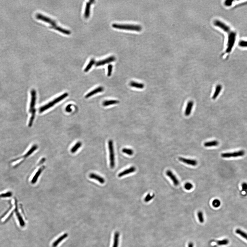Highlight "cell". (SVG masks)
<instances>
[{
	"label": "cell",
	"instance_id": "cell-1",
	"mask_svg": "<svg viewBox=\"0 0 247 247\" xmlns=\"http://www.w3.org/2000/svg\"><path fill=\"white\" fill-rule=\"evenodd\" d=\"M227 40L226 48V53L229 54L233 49L237 40V33L234 31H231L227 33Z\"/></svg>",
	"mask_w": 247,
	"mask_h": 247
},
{
	"label": "cell",
	"instance_id": "cell-2",
	"mask_svg": "<svg viewBox=\"0 0 247 247\" xmlns=\"http://www.w3.org/2000/svg\"><path fill=\"white\" fill-rule=\"evenodd\" d=\"M112 27L119 29L125 30L139 32L142 30V27L140 26L130 24H120L114 23L112 24Z\"/></svg>",
	"mask_w": 247,
	"mask_h": 247
},
{
	"label": "cell",
	"instance_id": "cell-3",
	"mask_svg": "<svg viewBox=\"0 0 247 247\" xmlns=\"http://www.w3.org/2000/svg\"><path fill=\"white\" fill-rule=\"evenodd\" d=\"M68 95V94L67 93H64L63 94H62L58 97L55 98L53 101H51V102L48 103V104L41 107L39 109V112L40 113H42L43 112L48 110L49 108L53 107L55 104L64 100L67 97Z\"/></svg>",
	"mask_w": 247,
	"mask_h": 247
},
{
	"label": "cell",
	"instance_id": "cell-4",
	"mask_svg": "<svg viewBox=\"0 0 247 247\" xmlns=\"http://www.w3.org/2000/svg\"><path fill=\"white\" fill-rule=\"evenodd\" d=\"M37 148V146L36 145H33L32 147L31 148V149H30L29 151L23 155V156H21V157H19L16 158L15 159H13V160H12L10 162L12 166V167H15V165H16L19 161H20V160H21L22 159H25L26 158L28 157L29 155L32 154V153H33V152L36 150Z\"/></svg>",
	"mask_w": 247,
	"mask_h": 247
},
{
	"label": "cell",
	"instance_id": "cell-5",
	"mask_svg": "<svg viewBox=\"0 0 247 247\" xmlns=\"http://www.w3.org/2000/svg\"><path fill=\"white\" fill-rule=\"evenodd\" d=\"M108 147L110 154V167L111 168L113 169L115 165V161L113 141L112 140L108 141Z\"/></svg>",
	"mask_w": 247,
	"mask_h": 247
},
{
	"label": "cell",
	"instance_id": "cell-6",
	"mask_svg": "<svg viewBox=\"0 0 247 247\" xmlns=\"http://www.w3.org/2000/svg\"><path fill=\"white\" fill-rule=\"evenodd\" d=\"M245 154L244 151H237L234 152H227V153H223L221 154L222 157L228 158H236L238 157H241L243 156Z\"/></svg>",
	"mask_w": 247,
	"mask_h": 247
},
{
	"label": "cell",
	"instance_id": "cell-7",
	"mask_svg": "<svg viewBox=\"0 0 247 247\" xmlns=\"http://www.w3.org/2000/svg\"><path fill=\"white\" fill-rule=\"evenodd\" d=\"M214 24L215 26L220 28L227 33L231 31L230 27L229 26L220 20H215L214 21Z\"/></svg>",
	"mask_w": 247,
	"mask_h": 247
},
{
	"label": "cell",
	"instance_id": "cell-8",
	"mask_svg": "<svg viewBox=\"0 0 247 247\" xmlns=\"http://www.w3.org/2000/svg\"><path fill=\"white\" fill-rule=\"evenodd\" d=\"M31 100L30 105L29 112L31 113L33 110L34 109L36 101V91L34 89L31 90Z\"/></svg>",
	"mask_w": 247,
	"mask_h": 247
},
{
	"label": "cell",
	"instance_id": "cell-9",
	"mask_svg": "<svg viewBox=\"0 0 247 247\" xmlns=\"http://www.w3.org/2000/svg\"><path fill=\"white\" fill-rule=\"evenodd\" d=\"M36 17L37 19L42 20L45 22L48 23L50 24L51 25V26L56 25V22L55 20H53L49 17H46L45 15L40 14V13L37 14L36 15Z\"/></svg>",
	"mask_w": 247,
	"mask_h": 247
},
{
	"label": "cell",
	"instance_id": "cell-10",
	"mask_svg": "<svg viewBox=\"0 0 247 247\" xmlns=\"http://www.w3.org/2000/svg\"><path fill=\"white\" fill-rule=\"evenodd\" d=\"M116 58L115 56H110L105 59H103V60H100L96 62L95 63V66L96 67L103 66L106 64H108L110 62H112L115 61Z\"/></svg>",
	"mask_w": 247,
	"mask_h": 247
},
{
	"label": "cell",
	"instance_id": "cell-11",
	"mask_svg": "<svg viewBox=\"0 0 247 247\" xmlns=\"http://www.w3.org/2000/svg\"><path fill=\"white\" fill-rule=\"evenodd\" d=\"M166 174L167 176H168L170 179L171 180L173 183L174 185L175 186H177L179 185L180 182L179 180L175 175L170 170H168L166 171Z\"/></svg>",
	"mask_w": 247,
	"mask_h": 247
},
{
	"label": "cell",
	"instance_id": "cell-12",
	"mask_svg": "<svg viewBox=\"0 0 247 247\" xmlns=\"http://www.w3.org/2000/svg\"><path fill=\"white\" fill-rule=\"evenodd\" d=\"M179 159L180 161L189 165L195 166L197 165V161L194 159H188L183 157H179Z\"/></svg>",
	"mask_w": 247,
	"mask_h": 247
},
{
	"label": "cell",
	"instance_id": "cell-13",
	"mask_svg": "<svg viewBox=\"0 0 247 247\" xmlns=\"http://www.w3.org/2000/svg\"><path fill=\"white\" fill-rule=\"evenodd\" d=\"M95 1L94 0H91L89 2H87L86 4L85 7V11L84 12V17L86 18H87L89 17L90 15V10L91 5Z\"/></svg>",
	"mask_w": 247,
	"mask_h": 247
},
{
	"label": "cell",
	"instance_id": "cell-14",
	"mask_svg": "<svg viewBox=\"0 0 247 247\" xmlns=\"http://www.w3.org/2000/svg\"><path fill=\"white\" fill-rule=\"evenodd\" d=\"M103 87H98L97 88L94 89V90H93L92 91H90L89 93H88L85 96V98H89L90 97H91V96L97 93L103 92Z\"/></svg>",
	"mask_w": 247,
	"mask_h": 247
},
{
	"label": "cell",
	"instance_id": "cell-15",
	"mask_svg": "<svg viewBox=\"0 0 247 247\" xmlns=\"http://www.w3.org/2000/svg\"><path fill=\"white\" fill-rule=\"evenodd\" d=\"M136 168H135V167H134V166H132V167H130L129 168L125 170H124L123 171L120 173L118 175V176L119 177H122V176H124L125 175L134 172L136 171Z\"/></svg>",
	"mask_w": 247,
	"mask_h": 247
},
{
	"label": "cell",
	"instance_id": "cell-16",
	"mask_svg": "<svg viewBox=\"0 0 247 247\" xmlns=\"http://www.w3.org/2000/svg\"><path fill=\"white\" fill-rule=\"evenodd\" d=\"M193 105V102L191 101L188 102L185 110V114L186 116H189L190 115Z\"/></svg>",
	"mask_w": 247,
	"mask_h": 247
},
{
	"label": "cell",
	"instance_id": "cell-17",
	"mask_svg": "<svg viewBox=\"0 0 247 247\" xmlns=\"http://www.w3.org/2000/svg\"><path fill=\"white\" fill-rule=\"evenodd\" d=\"M50 27L52 29L56 30L64 34H67V35H69L71 34V32L70 30L66 29L64 28H62L58 26H57V25L54 26H51Z\"/></svg>",
	"mask_w": 247,
	"mask_h": 247
},
{
	"label": "cell",
	"instance_id": "cell-18",
	"mask_svg": "<svg viewBox=\"0 0 247 247\" xmlns=\"http://www.w3.org/2000/svg\"><path fill=\"white\" fill-rule=\"evenodd\" d=\"M89 177L91 179H93L98 180L99 182L102 184H103L105 182V180L103 178L98 175L97 174L94 173H91L89 175Z\"/></svg>",
	"mask_w": 247,
	"mask_h": 247
},
{
	"label": "cell",
	"instance_id": "cell-19",
	"mask_svg": "<svg viewBox=\"0 0 247 247\" xmlns=\"http://www.w3.org/2000/svg\"><path fill=\"white\" fill-rule=\"evenodd\" d=\"M44 169V166H43L42 168H40L36 172V174L34 175V177L31 180V183L32 184H34L36 182L37 180L38 179V177H39L40 175L41 174V173Z\"/></svg>",
	"mask_w": 247,
	"mask_h": 247
},
{
	"label": "cell",
	"instance_id": "cell-20",
	"mask_svg": "<svg viewBox=\"0 0 247 247\" xmlns=\"http://www.w3.org/2000/svg\"><path fill=\"white\" fill-rule=\"evenodd\" d=\"M222 88V86L221 85L218 84L216 86L215 91V93H214L213 96H212V98L213 100L216 99V98L218 97L221 90Z\"/></svg>",
	"mask_w": 247,
	"mask_h": 247
},
{
	"label": "cell",
	"instance_id": "cell-21",
	"mask_svg": "<svg viewBox=\"0 0 247 247\" xmlns=\"http://www.w3.org/2000/svg\"><path fill=\"white\" fill-rule=\"evenodd\" d=\"M68 236L67 234L65 233L64 234V235L61 236L58 239H57L56 241L54 242L53 245H52V247H57L59 243L61 242V241L63 240L65 238H66L68 237Z\"/></svg>",
	"mask_w": 247,
	"mask_h": 247
},
{
	"label": "cell",
	"instance_id": "cell-22",
	"mask_svg": "<svg viewBox=\"0 0 247 247\" xmlns=\"http://www.w3.org/2000/svg\"><path fill=\"white\" fill-rule=\"evenodd\" d=\"M130 86L132 87H135L138 89H143L144 87V84L141 83L137 82L132 81L130 83Z\"/></svg>",
	"mask_w": 247,
	"mask_h": 247
},
{
	"label": "cell",
	"instance_id": "cell-23",
	"mask_svg": "<svg viewBox=\"0 0 247 247\" xmlns=\"http://www.w3.org/2000/svg\"><path fill=\"white\" fill-rule=\"evenodd\" d=\"M219 144V143L218 141L213 140L206 142L204 144V145L205 147H209L216 146H218Z\"/></svg>",
	"mask_w": 247,
	"mask_h": 247
},
{
	"label": "cell",
	"instance_id": "cell-24",
	"mask_svg": "<svg viewBox=\"0 0 247 247\" xmlns=\"http://www.w3.org/2000/svg\"><path fill=\"white\" fill-rule=\"evenodd\" d=\"M12 192L10 191H8L3 192L0 193V199H3L6 198L10 197L12 196Z\"/></svg>",
	"mask_w": 247,
	"mask_h": 247
},
{
	"label": "cell",
	"instance_id": "cell-25",
	"mask_svg": "<svg viewBox=\"0 0 247 247\" xmlns=\"http://www.w3.org/2000/svg\"><path fill=\"white\" fill-rule=\"evenodd\" d=\"M119 101L117 100H106L104 101L103 103V105L104 107L109 106L118 103Z\"/></svg>",
	"mask_w": 247,
	"mask_h": 247
},
{
	"label": "cell",
	"instance_id": "cell-26",
	"mask_svg": "<svg viewBox=\"0 0 247 247\" xmlns=\"http://www.w3.org/2000/svg\"><path fill=\"white\" fill-rule=\"evenodd\" d=\"M119 233V232H115L114 236V243L113 247H118V246Z\"/></svg>",
	"mask_w": 247,
	"mask_h": 247
},
{
	"label": "cell",
	"instance_id": "cell-27",
	"mask_svg": "<svg viewBox=\"0 0 247 247\" xmlns=\"http://www.w3.org/2000/svg\"><path fill=\"white\" fill-rule=\"evenodd\" d=\"M96 62L95 59H94V58H92V59H91L90 60L88 64L87 65L86 67L84 69V72H88L89 70L92 67L93 65L95 64Z\"/></svg>",
	"mask_w": 247,
	"mask_h": 247
},
{
	"label": "cell",
	"instance_id": "cell-28",
	"mask_svg": "<svg viewBox=\"0 0 247 247\" xmlns=\"http://www.w3.org/2000/svg\"><path fill=\"white\" fill-rule=\"evenodd\" d=\"M36 110L35 108H34V110H33L32 112L31 113V117H30V119L29 124H28V126L29 127H31L32 126V125L33 121H34V118H35V115H36Z\"/></svg>",
	"mask_w": 247,
	"mask_h": 247
},
{
	"label": "cell",
	"instance_id": "cell-29",
	"mask_svg": "<svg viewBox=\"0 0 247 247\" xmlns=\"http://www.w3.org/2000/svg\"><path fill=\"white\" fill-rule=\"evenodd\" d=\"M197 216L199 222L201 223H204L205 219L203 212L201 211H199L197 213Z\"/></svg>",
	"mask_w": 247,
	"mask_h": 247
},
{
	"label": "cell",
	"instance_id": "cell-30",
	"mask_svg": "<svg viewBox=\"0 0 247 247\" xmlns=\"http://www.w3.org/2000/svg\"><path fill=\"white\" fill-rule=\"evenodd\" d=\"M82 145V144L81 142H78L77 143L75 144V146H73L72 149H71V152L72 153H75L79 149V148L81 147Z\"/></svg>",
	"mask_w": 247,
	"mask_h": 247
},
{
	"label": "cell",
	"instance_id": "cell-31",
	"mask_svg": "<svg viewBox=\"0 0 247 247\" xmlns=\"http://www.w3.org/2000/svg\"><path fill=\"white\" fill-rule=\"evenodd\" d=\"M236 232L247 240V233L239 229L236 230Z\"/></svg>",
	"mask_w": 247,
	"mask_h": 247
},
{
	"label": "cell",
	"instance_id": "cell-32",
	"mask_svg": "<svg viewBox=\"0 0 247 247\" xmlns=\"http://www.w3.org/2000/svg\"><path fill=\"white\" fill-rule=\"evenodd\" d=\"M229 243V240L226 239H223L221 240L218 241H216L217 244L220 246L226 245Z\"/></svg>",
	"mask_w": 247,
	"mask_h": 247
},
{
	"label": "cell",
	"instance_id": "cell-33",
	"mask_svg": "<svg viewBox=\"0 0 247 247\" xmlns=\"http://www.w3.org/2000/svg\"><path fill=\"white\" fill-rule=\"evenodd\" d=\"M123 152L129 155H133L134 154L133 150L132 149L124 148L122 150Z\"/></svg>",
	"mask_w": 247,
	"mask_h": 247
},
{
	"label": "cell",
	"instance_id": "cell-34",
	"mask_svg": "<svg viewBox=\"0 0 247 247\" xmlns=\"http://www.w3.org/2000/svg\"><path fill=\"white\" fill-rule=\"evenodd\" d=\"M239 46L243 48H247V40H241L238 43Z\"/></svg>",
	"mask_w": 247,
	"mask_h": 247
},
{
	"label": "cell",
	"instance_id": "cell-35",
	"mask_svg": "<svg viewBox=\"0 0 247 247\" xmlns=\"http://www.w3.org/2000/svg\"><path fill=\"white\" fill-rule=\"evenodd\" d=\"M212 205L215 208H218L221 205V202L218 199H215L212 202Z\"/></svg>",
	"mask_w": 247,
	"mask_h": 247
},
{
	"label": "cell",
	"instance_id": "cell-36",
	"mask_svg": "<svg viewBox=\"0 0 247 247\" xmlns=\"http://www.w3.org/2000/svg\"><path fill=\"white\" fill-rule=\"evenodd\" d=\"M154 197V194H153L152 195H151L150 194H148L147 195V196L145 197V198H144V201L146 202H149L150 201L153 199Z\"/></svg>",
	"mask_w": 247,
	"mask_h": 247
},
{
	"label": "cell",
	"instance_id": "cell-37",
	"mask_svg": "<svg viewBox=\"0 0 247 247\" xmlns=\"http://www.w3.org/2000/svg\"><path fill=\"white\" fill-rule=\"evenodd\" d=\"M193 187V185L190 183L187 182L185 184L184 187L187 190H190Z\"/></svg>",
	"mask_w": 247,
	"mask_h": 247
},
{
	"label": "cell",
	"instance_id": "cell-38",
	"mask_svg": "<svg viewBox=\"0 0 247 247\" xmlns=\"http://www.w3.org/2000/svg\"><path fill=\"white\" fill-rule=\"evenodd\" d=\"M113 67V66L112 65L109 64L108 66V73H107V75L108 76L110 77L111 75Z\"/></svg>",
	"mask_w": 247,
	"mask_h": 247
},
{
	"label": "cell",
	"instance_id": "cell-39",
	"mask_svg": "<svg viewBox=\"0 0 247 247\" xmlns=\"http://www.w3.org/2000/svg\"><path fill=\"white\" fill-rule=\"evenodd\" d=\"M242 190L246 193L247 192V183H243L242 184Z\"/></svg>",
	"mask_w": 247,
	"mask_h": 247
},
{
	"label": "cell",
	"instance_id": "cell-40",
	"mask_svg": "<svg viewBox=\"0 0 247 247\" xmlns=\"http://www.w3.org/2000/svg\"><path fill=\"white\" fill-rule=\"evenodd\" d=\"M233 2V1L232 0L226 1L225 2V5L227 7H230L232 5Z\"/></svg>",
	"mask_w": 247,
	"mask_h": 247
},
{
	"label": "cell",
	"instance_id": "cell-41",
	"mask_svg": "<svg viewBox=\"0 0 247 247\" xmlns=\"http://www.w3.org/2000/svg\"><path fill=\"white\" fill-rule=\"evenodd\" d=\"M71 106V105H68V106H67V107H66V111L67 112H71V111H72V109H71V108H70Z\"/></svg>",
	"mask_w": 247,
	"mask_h": 247
},
{
	"label": "cell",
	"instance_id": "cell-42",
	"mask_svg": "<svg viewBox=\"0 0 247 247\" xmlns=\"http://www.w3.org/2000/svg\"><path fill=\"white\" fill-rule=\"evenodd\" d=\"M194 246L193 243L192 242H190L188 243V247H194Z\"/></svg>",
	"mask_w": 247,
	"mask_h": 247
}]
</instances>
